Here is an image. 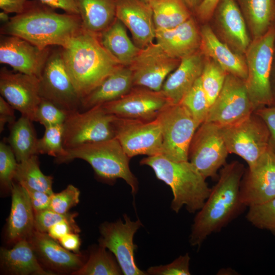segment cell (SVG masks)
I'll use <instances>...</instances> for the list:
<instances>
[{"label":"cell","mask_w":275,"mask_h":275,"mask_svg":"<svg viewBox=\"0 0 275 275\" xmlns=\"http://www.w3.org/2000/svg\"><path fill=\"white\" fill-rule=\"evenodd\" d=\"M244 171L238 161L226 164L221 170L217 183L194 219L189 240L191 245L199 248L208 236L220 231L245 207L239 196Z\"/></svg>","instance_id":"cell-1"},{"label":"cell","mask_w":275,"mask_h":275,"mask_svg":"<svg viewBox=\"0 0 275 275\" xmlns=\"http://www.w3.org/2000/svg\"><path fill=\"white\" fill-rule=\"evenodd\" d=\"M52 9L31 2L24 12L2 26L1 34L19 37L41 49L64 47L83 29L81 20L79 15L60 14Z\"/></svg>","instance_id":"cell-2"},{"label":"cell","mask_w":275,"mask_h":275,"mask_svg":"<svg viewBox=\"0 0 275 275\" xmlns=\"http://www.w3.org/2000/svg\"><path fill=\"white\" fill-rule=\"evenodd\" d=\"M61 48L67 69L81 99L122 66L103 46L99 35L84 29Z\"/></svg>","instance_id":"cell-3"},{"label":"cell","mask_w":275,"mask_h":275,"mask_svg":"<svg viewBox=\"0 0 275 275\" xmlns=\"http://www.w3.org/2000/svg\"><path fill=\"white\" fill-rule=\"evenodd\" d=\"M140 163L151 167L157 178L171 188V208L176 213L183 206L190 213L198 211L210 193L206 179L188 160L175 161L160 154L147 156Z\"/></svg>","instance_id":"cell-4"},{"label":"cell","mask_w":275,"mask_h":275,"mask_svg":"<svg viewBox=\"0 0 275 275\" xmlns=\"http://www.w3.org/2000/svg\"><path fill=\"white\" fill-rule=\"evenodd\" d=\"M130 158L118 140L113 138L66 149V155L57 162L63 163L74 159L84 160L100 179L107 182L122 179L130 186L134 195L138 192V181L130 169Z\"/></svg>","instance_id":"cell-5"},{"label":"cell","mask_w":275,"mask_h":275,"mask_svg":"<svg viewBox=\"0 0 275 275\" xmlns=\"http://www.w3.org/2000/svg\"><path fill=\"white\" fill-rule=\"evenodd\" d=\"M274 44L273 25L264 36L252 40L244 54L248 69L244 81L255 111L275 105L270 82Z\"/></svg>","instance_id":"cell-6"},{"label":"cell","mask_w":275,"mask_h":275,"mask_svg":"<svg viewBox=\"0 0 275 275\" xmlns=\"http://www.w3.org/2000/svg\"><path fill=\"white\" fill-rule=\"evenodd\" d=\"M116 118L102 105L83 112L77 111L69 114L63 125L64 147L68 149L86 143L115 138Z\"/></svg>","instance_id":"cell-7"},{"label":"cell","mask_w":275,"mask_h":275,"mask_svg":"<svg viewBox=\"0 0 275 275\" xmlns=\"http://www.w3.org/2000/svg\"><path fill=\"white\" fill-rule=\"evenodd\" d=\"M161 131V154L175 161L188 160L190 145L199 126L181 103L170 104L156 118Z\"/></svg>","instance_id":"cell-8"},{"label":"cell","mask_w":275,"mask_h":275,"mask_svg":"<svg viewBox=\"0 0 275 275\" xmlns=\"http://www.w3.org/2000/svg\"><path fill=\"white\" fill-rule=\"evenodd\" d=\"M221 130L229 153L240 156L248 167L255 164L269 147V130L254 112L244 120Z\"/></svg>","instance_id":"cell-9"},{"label":"cell","mask_w":275,"mask_h":275,"mask_svg":"<svg viewBox=\"0 0 275 275\" xmlns=\"http://www.w3.org/2000/svg\"><path fill=\"white\" fill-rule=\"evenodd\" d=\"M39 91L41 98L69 114L79 111L81 99L68 72L61 47L50 52L39 78Z\"/></svg>","instance_id":"cell-10"},{"label":"cell","mask_w":275,"mask_h":275,"mask_svg":"<svg viewBox=\"0 0 275 275\" xmlns=\"http://www.w3.org/2000/svg\"><path fill=\"white\" fill-rule=\"evenodd\" d=\"M229 154L221 127L204 122L197 129L188 153L189 161L205 178H214Z\"/></svg>","instance_id":"cell-11"},{"label":"cell","mask_w":275,"mask_h":275,"mask_svg":"<svg viewBox=\"0 0 275 275\" xmlns=\"http://www.w3.org/2000/svg\"><path fill=\"white\" fill-rule=\"evenodd\" d=\"M254 112L244 80L228 73L205 121L221 127L229 126L244 120Z\"/></svg>","instance_id":"cell-12"},{"label":"cell","mask_w":275,"mask_h":275,"mask_svg":"<svg viewBox=\"0 0 275 275\" xmlns=\"http://www.w3.org/2000/svg\"><path fill=\"white\" fill-rule=\"evenodd\" d=\"M123 217L124 222L119 219L100 225L99 245L113 254L123 274H148L138 267L134 259V252L138 246L133 243V237L142 224L139 219L131 221L126 214Z\"/></svg>","instance_id":"cell-13"},{"label":"cell","mask_w":275,"mask_h":275,"mask_svg":"<svg viewBox=\"0 0 275 275\" xmlns=\"http://www.w3.org/2000/svg\"><path fill=\"white\" fill-rule=\"evenodd\" d=\"M115 128V138L130 158L161 154L162 134L156 119L144 121L117 117Z\"/></svg>","instance_id":"cell-14"},{"label":"cell","mask_w":275,"mask_h":275,"mask_svg":"<svg viewBox=\"0 0 275 275\" xmlns=\"http://www.w3.org/2000/svg\"><path fill=\"white\" fill-rule=\"evenodd\" d=\"M181 60L168 55L157 43L140 49L131 64L133 86L160 91L166 78L178 67Z\"/></svg>","instance_id":"cell-15"},{"label":"cell","mask_w":275,"mask_h":275,"mask_svg":"<svg viewBox=\"0 0 275 275\" xmlns=\"http://www.w3.org/2000/svg\"><path fill=\"white\" fill-rule=\"evenodd\" d=\"M239 196L245 207L275 198V152L270 145L255 164L245 170L240 184Z\"/></svg>","instance_id":"cell-16"},{"label":"cell","mask_w":275,"mask_h":275,"mask_svg":"<svg viewBox=\"0 0 275 275\" xmlns=\"http://www.w3.org/2000/svg\"><path fill=\"white\" fill-rule=\"evenodd\" d=\"M172 104L160 91L138 87L132 88L121 98L102 104L109 113L117 117L150 121Z\"/></svg>","instance_id":"cell-17"},{"label":"cell","mask_w":275,"mask_h":275,"mask_svg":"<svg viewBox=\"0 0 275 275\" xmlns=\"http://www.w3.org/2000/svg\"><path fill=\"white\" fill-rule=\"evenodd\" d=\"M0 93L21 116L34 121L36 109L41 99L38 77L2 68L0 72Z\"/></svg>","instance_id":"cell-18"},{"label":"cell","mask_w":275,"mask_h":275,"mask_svg":"<svg viewBox=\"0 0 275 275\" xmlns=\"http://www.w3.org/2000/svg\"><path fill=\"white\" fill-rule=\"evenodd\" d=\"M50 51L41 49L24 39L2 35L0 41V63L14 71L40 77Z\"/></svg>","instance_id":"cell-19"},{"label":"cell","mask_w":275,"mask_h":275,"mask_svg":"<svg viewBox=\"0 0 275 275\" xmlns=\"http://www.w3.org/2000/svg\"><path fill=\"white\" fill-rule=\"evenodd\" d=\"M212 17L217 36L234 51L244 56L252 39L236 0H221Z\"/></svg>","instance_id":"cell-20"},{"label":"cell","mask_w":275,"mask_h":275,"mask_svg":"<svg viewBox=\"0 0 275 275\" xmlns=\"http://www.w3.org/2000/svg\"><path fill=\"white\" fill-rule=\"evenodd\" d=\"M116 17L129 30L139 48L147 47L155 39L156 30L149 3L143 0H117Z\"/></svg>","instance_id":"cell-21"},{"label":"cell","mask_w":275,"mask_h":275,"mask_svg":"<svg viewBox=\"0 0 275 275\" xmlns=\"http://www.w3.org/2000/svg\"><path fill=\"white\" fill-rule=\"evenodd\" d=\"M205 57L199 49L181 59L178 67L168 76L161 91L172 104L179 103L201 77Z\"/></svg>","instance_id":"cell-22"},{"label":"cell","mask_w":275,"mask_h":275,"mask_svg":"<svg viewBox=\"0 0 275 275\" xmlns=\"http://www.w3.org/2000/svg\"><path fill=\"white\" fill-rule=\"evenodd\" d=\"M155 40L168 55L181 60L200 49V30L191 16L174 28L156 30Z\"/></svg>","instance_id":"cell-23"},{"label":"cell","mask_w":275,"mask_h":275,"mask_svg":"<svg viewBox=\"0 0 275 275\" xmlns=\"http://www.w3.org/2000/svg\"><path fill=\"white\" fill-rule=\"evenodd\" d=\"M29 241L38 258L56 271L72 273L84 265L80 254L65 249L47 233L35 230Z\"/></svg>","instance_id":"cell-24"},{"label":"cell","mask_w":275,"mask_h":275,"mask_svg":"<svg viewBox=\"0 0 275 275\" xmlns=\"http://www.w3.org/2000/svg\"><path fill=\"white\" fill-rule=\"evenodd\" d=\"M200 34V50L204 56L214 61L228 73L245 80L248 69L244 56L234 51L217 36L208 24L202 26Z\"/></svg>","instance_id":"cell-25"},{"label":"cell","mask_w":275,"mask_h":275,"mask_svg":"<svg viewBox=\"0 0 275 275\" xmlns=\"http://www.w3.org/2000/svg\"><path fill=\"white\" fill-rule=\"evenodd\" d=\"M12 202L7 227L10 242L29 240L35 229V213L25 189L18 183H13Z\"/></svg>","instance_id":"cell-26"},{"label":"cell","mask_w":275,"mask_h":275,"mask_svg":"<svg viewBox=\"0 0 275 275\" xmlns=\"http://www.w3.org/2000/svg\"><path fill=\"white\" fill-rule=\"evenodd\" d=\"M133 87L130 69L128 66H122L84 97L81 99V107L86 110L117 100L128 93Z\"/></svg>","instance_id":"cell-27"},{"label":"cell","mask_w":275,"mask_h":275,"mask_svg":"<svg viewBox=\"0 0 275 275\" xmlns=\"http://www.w3.org/2000/svg\"><path fill=\"white\" fill-rule=\"evenodd\" d=\"M15 243L12 249H1V264L8 272L17 275L54 274L40 265L29 240H21Z\"/></svg>","instance_id":"cell-28"},{"label":"cell","mask_w":275,"mask_h":275,"mask_svg":"<svg viewBox=\"0 0 275 275\" xmlns=\"http://www.w3.org/2000/svg\"><path fill=\"white\" fill-rule=\"evenodd\" d=\"M252 40L264 36L275 23V0H236Z\"/></svg>","instance_id":"cell-29"},{"label":"cell","mask_w":275,"mask_h":275,"mask_svg":"<svg viewBox=\"0 0 275 275\" xmlns=\"http://www.w3.org/2000/svg\"><path fill=\"white\" fill-rule=\"evenodd\" d=\"M117 0H77L82 29L99 35L114 21Z\"/></svg>","instance_id":"cell-30"},{"label":"cell","mask_w":275,"mask_h":275,"mask_svg":"<svg viewBox=\"0 0 275 275\" xmlns=\"http://www.w3.org/2000/svg\"><path fill=\"white\" fill-rule=\"evenodd\" d=\"M99 37L105 49L124 66H129L141 49L130 40L125 25L117 18Z\"/></svg>","instance_id":"cell-31"},{"label":"cell","mask_w":275,"mask_h":275,"mask_svg":"<svg viewBox=\"0 0 275 275\" xmlns=\"http://www.w3.org/2000/svg\"><path fill=\"white\" fill-rule=\"evenodd\" d=\"M32 122L28 117L21 116L11 125L8 141L18 162L38 155V139Z\"/></svg>","instance_id":"cell-32"},{"label":"cell","mask_w":275,"mask_h":275,"mask_svg":"<svg viewBox=\"0 0 275 275\" xmlns=\"http://www.w3.org/2000/svg\"><path fill=\"white\" fill-rule=\"evenodd\" d=\"M149 4L156 30L174 28L191 17L183 0H153Z\"/></svg>","instance_id":"cell-33"},{"label":"cell","mask_w":275,"mask_h":275,"mask_svg":"<svg viewBox=\"0 0 275 275\" xmlns=\"http://www.w3.org/2000/svg\"><path fill=\"white\" fill-rule=\"evenodd\" d=\"M14 179L23 187L43 191L50 195L53 193L52 177L42 172L37 155L18 163Z\"/></svg>","instance_id":"cell-34"},{"label":"cell","mask_w":275,"mask_h":275,"mask_svg":"<svg viewBox=\"0 0 275 275\" xmlns=\"http://www.w3.org/2000/svg\"><path fill=\"white\" fill-rule=\"evenodd\" d=\"M111 254L106 248L100 246L91 251L88 261L78 270L72 273L74 275H120L122 269Z\"/></svg>","instance_id":"cell-35"},{"label":"cell","mask_w":275,"mask_h":275,"mask_svg":"<svg viewBox=\"0 0 275 275\" xmlns=\"http://www.w3.org/2000/svg\"><path fill=\"white\" fill-rule=\"evenodd\" d=\"M227 74L214 61L205 57L201 79L210 107L222 90Z\"/></svg>","instance_id":"cell-36"},{"label":"cell","mask_w":275,"mask_h":275,"mask_svg":"<svg viewBox=\"0 0 275 275\" xmlns=\"http://www.w3.org/2000/svg\"><path fill=\"white\" fill-rule=\"evenodd\" d=\"M190 113L199 126L204 122L210 106L199 77L179 103Z\"/></svg>","instance_id":"cell-37"},{"label":"cell","mask_w":275,"mask_h":275,"mask_svg":"<svg viewBox=\"0 0 275 275\" xmlns=\"http://www.w3.org/2000/svg\"><path fill=\"white\" fill-rule=\"evenodd\" d=\"M43 136L38 139L37 150L38 154H47L56 157L57 161L66 154L63 146V125L45 127Z\"/></svg>","instance_id":"cell-38"},{"label":"cell","mask_w":275,"mask_h":275,"mask_svg":"<svg viewBox=\"0 0 275 275\" xmlns=\"http://www.w3.org/2000/svg\"><path fill=\"white\" fill-rule=\"evenodd\" d=\"M246 218L254 227L275 235V198L249 206Z\"/></svg>","instance_id":"cell-39"},{"label":"cell","mask_w":275,"mask_h":275,"mask_svg":"<svg viewBox=\"0 0 275 275\" xmlns=\"http://www.w3.org/2000/svg\"><path fill=\"white\" fill-rule=\"evenodd\" d=\"M69 113L50 101L41 98L35 113L34 121L44 127L63 125Z\"/></svg>","instance_id":"cell-40"},{"label":"cell","mask_w":275,"mask_h":275,"mask_svg":"<svg viewBox=\"0 0 275 275\" xmlns=\"http://www.w3.org/2000/svg\"><path fill=\"white\" fill-rule=\"evenodd\" d=\"M18 161L9 145L0 143V182L1 187L11 190Z\"/></svg>","instance_id":"cell-41"},{"label":"cell","mask_w":275,"mask_h":275,"mask_svg":"<svg viewBox=\"0 0 275 275\" xmlns=\"http://www.w3.org/2000/svg\"><path fill=\"white\" fill-rule=\"evenodd\" d=\"M80 191L73 185H68L63 190L51 196L49 209L64 214L76 205L79 201Z\"/></svg>","instance_id":"cell-42"},{"label":"cell","mask_w":275,"mask_h":275,"mask_svg":"<svg viewBox=\"0 0 275 275\" xmlns=\"http://www.w3.org/2000/svg\"><path fill=\"white\" fill-rule=\"evenodd\" d=\"M190 260L188 254L186 253L170 264L150 267L146 272L152 275H190Z\"/></svg>","instance_id":"cell-43"},{"label":"cell","mask_w":275,"mask_h":275,"mask_svg":"<svg viewBox=\"0 0 275 275\" xmlns=\"http://www.w3.org/2000/svg\"><path fill=\"white\" fill-rule=\"evenodd\" d=\"M76 213L61 214L49 209L35 213V229L40 232L47 233L55 224L64 220L74 219Z\"/></svg>","instance_id":"cell-44"},{"label":"cell","mask_w":275,"mask_h":275,"mask_svg":"<svg viewBox=\"0 0 275 275\" xmlns=\"http://www.w3.org/2000/svg\"><path fill=\"white\" fill-rule=\"evenodd\" d=\"M254 113L259 116L266 124L270 133L269 145L275 152V105L258 108Z\"/></svg>","instance_id":"cell-45"},{"label":"cell","mask_w":275,"mask_h":275,"mask_svg":"<svg viewBox=\"0 0 275 275\" xmlns=\"http://www.w3.org/2000/svg\"><path fill=\"white\" fill-rule=\"evenodd\" d=\"M80 231L74 218L64 219L55 224L49 229L47 233L52 238L58 240L67 234L78 233Z\"/></svg>","instance_id":"cell-46"},{"label":"cell","mask_w":275,"mask_h":275,"mask_svg":"<svg viewBox=\"0 0 275 275\" xmlns=\"http://www.w3.org/2000/svg\"><path fill=\"white\" fill-rule=\"evenodd\" d=\"M23 187L28 193L34 213L49 208L51 195L27 187Z\"/></svg>","instance_id":"cell-47"},{"label":"cell","mask_w":275,"mask_h":275,"mask_svg":"<svg viewBox=\"0 0 275 275\" xmlns=\"http://www.w3.org/2000/svg\"><path fill=\"white\" fill-rule=\"evenodd\" d=\"M52 9H60L66 13L79 15L77 0H39Z\"/></svg>","instance_id":"cell-48"},{"label":"cell","mask_w":275,"mask_h":275,"mask_svg":"<svg viewBox=\"0 0 275 275\" xmlns=\"http://www.w3.org/2000/svg\"><path fill=\"white\" fill-rule=\"evenodd\" d=\"M14 108L2 97H0V131H3L7 123L15 122Z\"/></svg>","instance_id":"cell-49"},{"label":"cell","mask_w":275,"mask_h":275,"mask_svg":"<svg viewBox=\"0 0 275 275\" xmlns=\"http://www.w3.org/2000/svg\"><path fill=\"white\" fill-rule=\"evenodd\" d=\"M220 1L203 0L195 10L199 18L203 21L209 20Z\"/></svg>","instance_id":"cell-50"},{"label":"cell","mask_w":275,"mask_h":275,"mask_svg":"<svg viewBox=\"0 0 275 275\" xmlns=\"http://www.w3.org/2000/svg\"><path fill=\"white\" fill-rule=\"evenodd\" d=\"M31 2L27 0H0V8L7 13L19 14L27 9Z\"/></svg>","instance_id":"cell-51"},{"label":"cell","mask_w":275,"mask_h":275,"mask_svg":"<svg viewBox=\"0 0 275 275\" xmlns=\"http://www.w3.org/2000/svg\"><path fill=\"white\" fill-rule=\"evenodd\" d=\"M60 244L65 249L75 253H78L81 240L78 233L66 234L58 240Z\"/></svg>","instance_id":"cell-52"},{"label":"cell","mask_w":275,"mask_h":275,"mask_svg":"<svg viewBox=\"0 0 275 275\" xmlns=\"http://www.w3.org/2000/svg\"><path fill=\"white\" fill-rule=\"evenodd\" d=\"M270 82L273 96L275 103V44L271 72Z\"/></svg>","instance_id":"cell-53"},{"label":"cell","mask_w":275,"mask_h":275,"mask_svg":"<svg viewBox=\"0 0 275 275\" xmlns=\"http://www.w3.org/2000/svg\"><path fill=\"white\" fill-rule=\"evenodd\" d=\"M190 10L195 11L203 0H183Z\"/></svg>","instance_id":"cell-54"},{"label":"cell","mask_w":275,"mask_h":275,"mask_svg":"<svg viewBox=\"0 0 275 275\" xmlns=\"http://www.w3.org/2000/svg\"><path fill=\"white\" fill-rule=\"evenodd\" d=\"M8 13L4 12V11H2L0 13V19H1V20L4 22H5V23L8 22L10 18H9V16H8Z\"/></svg>","instance_id":"cell-55"},{"label":"cell","mask_w":275,"mask_h":275,"mask_svg":"<svg viewBox=\"0 0 275 275\" xmlns=\"http://www.w3.org/2000/svg\"><path fill=\"white\" fill-rule=\"evenodd\" d=\"M143 1H145L146 3H150L151 2H152L153 0H143Z\"/></svg>","instance_id":"cell-56"},{"label":"cell","mask_w":275,"mask_h":275,"mask_svg":"<svg viewBox=\"0 0 275 275\" xmlns=\"http://www.w3.org/2000/svg\"><path fill=\"white\" fill-rule=\"evenodd\" d=\"M274 27H275V23H274Z\"/></svg>","instance_id":"cell-57"}]
</instances>
